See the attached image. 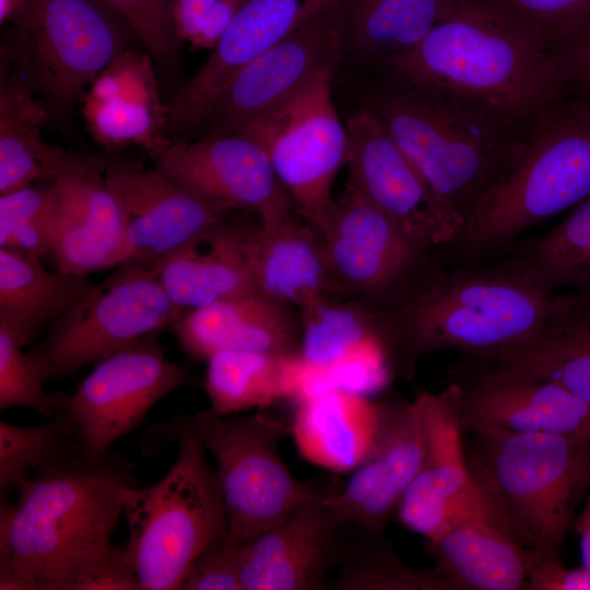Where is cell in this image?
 Returning a JSON list of instances; mask_svg holds the SVG:
<instances>
[{"label": "cell", "instance_id": "cb8c5ba5", "mask_svg": "<svg viewBox=\"0 0 590 590\" xmlns=\"http://www.w3.org/2000/svg\"><path fill=\"white\" fill-rule=\"evenodd\" d=\"M287 306L253 291L187 310L172 330L186 354L198 361L225 350L299 355L302 333Z\"/></svg>", "mask_w": 590, "mask_h": 590}, {"label": "cell", "instance_id": "f1b7e54d", "mask_svg": "<svg viewBox=\"0 0 590 590\" xmlns=\"http://www.w3.org/2000/svg\"><path fill=\"white\" fill-rule=\"evenodd\" d=\"M296 402L291 426L303 458L333 472L353 471L374 444L378 429L377 403L341 388Z\"/></svg>", "mask_w": 590, "mask_h": 590}, {"label": "cell", "instance_id": "30bf717a", "mask_svg": "<svg viewBox=\"0 0 590 590\" xmlns=\"http://www.w3.org/2000/svg\"><path fill=\"white\" fill-rule=\"evenodd\" d=\"M192 426L217 464L227 532L244 543L279 524L302 504L321 493L312 482L296 479L279 448L292 426L261 412L190 416Z\"/></svg>", "mask_w": 590, "mask_h": 590}, {"label": "cell", "instance_id": "3957f363", "mask_svg": "<svg viewBox=\"0 0 590 590\" xmlns=\"http://www.w3.org/2000/svg\"><path fill=\"white\" fill-rule=\"evenodd\" d=\"M511 258L482 269H438L410 298L386 312L390 368L406 378L429 353L482 357L532 341L567 302Z\"/></svg>", "mask_w": 590, "mask_h": 590}, {"label": "cell", "instance_id": "4316f807", "mask_svg": "<svg viewBox=\"0 0 590 590\" xmlns=\"http://www.w3.org/2000/svg\"><path fill=\"white\" fill-rule=\"evenodd\" d=\"M249 261L256 290L300 309L338 291L321 234L297 212L251 226Z\"/></svg>", "mask_w": 590, "mask_h": 590}, {"label": "cell", "instance_id": "74e56055", "mask_svg": "<svg viewBox=\"0 0 590 590\" xmlns=\"http://www.w3.org/2000/svg\"><path fill=\"white\" fill-rule=\"evenodd\" d=\"M39 330L26 318L0 310V409L25 406L50 418L66 396L46 394L33 362L22 352Z\"/></svg>", "mask_w": 590, "mask_h": 590}, {"label": "cell", "instance_id": "277c9868", "mask_svg": "<svg viewBox=\"0 0 590 590\" xmlns=\"http://www.w3.org/2000/svg\"><path fill=\"white\" fill-rule=\"evenodd\" d=\"M370 109L464 227L480 203L516 170L526 151L529 134L452 94L393 81L373 99Z\"/></svg>", "mask_w": 590, "mask_h": 590}, {"label": "cell", "instance_id": "5bb4252c", "mask_svg": "<svg viewBox=\"0 0 590 590\" xmlns=\"http://www.w3.org/2000/svg\"><path fill=\"white\" fill-rule=\"evenodd\" d=\"M346 129L347 188L421 247L458 245L463 222L433 192L381 119L369 108L353 115Z\"/></svg>", "mask_w": 590, "mask_h": 590}, {"label": "cell", "instance_id": "e0dca14e", "mask_svg": "<svg viewBox=\"0 0 590 590\" xmlns=\"http://www.w3.org/2000/svg\"><path fill=\"white\" fill-rule=\"evenodd\" d=\"M156 167L201 199L253 213L262 224L297 212L263 150L241 133L169 145Z\"/></svg>", "mask_w": 590, "mask_h": 590}, {"label": "cell", "instance_id": "7c38bea8", "mask_svg": "<svg viewBox=\"0 0 590 590\" xmlns=\"http://www.w3.org/2000/svg\"><path fill=\"white\" fill-rule=\"evenodd\" d=\"M339 290L403 305L438 269L427 249L346 187L320 232Z\"/></svg>", "mask_w": 590, "mask_h": 590}, {"label": "cell", "instance_id": "484cf974", "mask_svg": "<svg viewBox=\"0 0 590 590\" xmlns=\"http://www.w3.org/2000/svg\"><path fill=\"white\" fill-rule=\"evenodd\" d=\"M251 226L227 216L203 229L152 268L182 311L257 291L249 261Z\"/></svg>", "mask_w": 590, "mask_h": 590}, {"label": "cell", "instance_id": "836d02e7", "mask_svg": "<svg viewBox=\"0 0 590 590\" xmlns=\"http://www.w3.org/2000/svg\"><path fill=\"white\" fill-rule=\"evenodd\" d=\"M452 0H343L344 38L362 55L381 59L417 46Z\"/></svg>", "mask_w": 590, "mask_h": 590}, {"label": "cell", "instance_id": "f6af8a7d", "mask_svg": "<svg viewBox=\"0 0 590 590\" xmlns=\"http://www.w3.org/2000/svg\"><path fill=\"white\" fill-rule=\"evenodd\" d=\"M529 590H590V570L582 565L569 569L559 557L540 560L531 570Z\"/></svg>", "mask_w": 590, "mask_h": 590}, {"label": "cell", "instance_id": "ffe728a7", "mask_svg": "<svg viewBox=\"0 0 590 590\" xmlns=\"http://www.w3.org/2000/svg\"><path fill=\"white\" fill-rule=\"evenodd\" d=\"M104 179L122 212L123 263L153 267L232 212L188 191L157 167L113 160Z\"/></svg>", "mask_w": 590, "mask_h": 590}, {"label": "cell", "instance_id": "8992f818", "mask_svg": "<svg viewBox=\"0 0 590 590\" xmlns=\"http://www.w3.org/2000/svg\"><path fill=\"white\" fill-rule=\"evenodd\" d=\"M166 428L178 447L173 465L158 482L121 492L129 530L122 552L142 590L180 589L193 560L227 530L219 473L190 415Z\"/></svg>", "mask_w": 590, "mask_h": 590}, {"label": "cell", "instance_id": "f35d334b", "mask_svg": "<svg viewBox=\"0 0 590 590\" xmlns=\"http://www.w3.org/2000/svg\"><path fill=\"white\" fill-rule=\"evenodd\" d=\"M54 189L64 210L125 247L122 212L104 175L60 177L54 180Z\"/></svg>", "mask_w": 590, "mask_h": 590}, {"label": "cell", "instance_id": "ee69618b", "mask_svg": "<svg viewBox=\"0 0 590 590\" xmlns=\"http://www.w3.org/2000/svg\"><path fill=\"white\" fill-rule=\"evenodd\" d=\"M570 88L590 94V16L554 50Z\"/></svg>", "mask_w": 590, "mask_h": 590}, {"label": "cell", "instance_id": "8d00e7d4", "mask_svg": "<svg viewBox=\"0 0 590 590\" xmlns=\"http://www.w3.org/2000/svg\"><path fill=\"white\" fill-rule=\"evenodd\" d=\"M76 427L63 409L36 426L24 427L0 421L1 499L20 482L48 464L79 441Z\"/></svg>", "mask_w": 590, "mask_h": 590}, {"label": "cell", "instance_id": "603a6c76", "mask_svg": "<svg viewBox=\"0 0 590 590\" xmlns=\"http://www.w3.org/2000/svg\"><path fill=\"white\" fill-rule=\"evenodd\" d=\"M427 544L434 570L455 590H527L530 573L541 560L496 506L465 514Z\"/></svg>", "mask_w": 590, "mask_h": 590}, {"label": "cell", "instance_id": "7402d4cb", "mask_svg": "<svg viewBox=\"0 0 590 590\" xmlns=\"http://www.w3.org/2000/svg\"><path fill=\"white\" fill-rule=\"evenodd\" d=\"M311 497L286 519L241 543V590H320L341 521L324 500Z\"/></svg>", "mask_w": 590, "mask_h": 590}, {"label": "cell", "instance_id": "7dc6e473", "mask_svg": "<svg viewBox=\"0 0 590 590\" xmlns=\"http://www.w3.org/2000/svg\"><path fill=\"white\" fill-rule=\"evenodd\" d=\"M26 0H0V21L11 22L23 10Z\"/></svg>", "mask_w": 590, "mask_h": 590}, {"label": "cell", "instance_id": "83f0119b", "mask_svg": "<svg viewBox=\"0 0 590 590\" xmlns=\"http://www.w3.org/2000/svg\"><path fill=\"white\" fill-rule=\"evenodd\" d=\"M149 56L119 54L91 84L84 114L96 139L109 148L142 144L161 155L167 148L152 135L167 128Z\"/></svg>", "mask_w": 590, "mask_h": 590}, {"label": "cell", "instance_id": "e575fe53", "mask_svg": "<svg viewBox=\"0 0 590 590\" xmlns=\"http://www.w3.org/2000/svg\"><path fill=\"white\" fill-rule=\"evenodd\" d=\"M85 276L50 272L40 259L0 248V310L20 315L42 329L93 288Z\"/></svg>", "mask_w": 590, "mask_h": 590}, {"label": "cell", "instance_id": "52a82bcc", "mask_svg": "<svg viewBox=\"0 0 590 590\" xmlns=\"http://www.w3.org/2000/svg\"><path fill=\"white\" fill-rule=\"evenodd\" d=\"M590 196V94L566 95L533 126L516 170L476 208L458 245L506 246Z\"/></svg>", "mask_w": 590, "mask_h": 590}, {"label": "cell", "instance_id": "8fae6325", "mask_svg": "<svg viewBox=\"0 0 590 590\" xmlns=\"http://www.w3.org/2000/svg\"><path fill=\"white\" fill-rule=\"evenodd\" d=\"M335 66H323L294 95L238 132L263 150L299 215L319 233L349 154L346 125L332 97Z\"/></svg>", "mask_w": 590, "mask_h": 590}, {"label": "cell", "instance_id": "d6a6232c", "mask_svg": "<svg viewBox=\"0 0 590 590\" xmlns=\"http://www.w3.org/2000/svg\"><path fill=\"white\" fill-rule=\"evenodd\" d=\"M337 590H455L434 569L418 570L404 564L382 532L354 522H342L331 567Z\"/></svg>", "mask_w": 590, "mask_h": 590}, {"label": "cell", "instance_id": "d6986e66", "mask_svg": "<svg viewBox=\"0 0 590 590\" xmlns=\"http://www.w3.org/2000/svg\"><path fill=\"white\" fill-rule=\"evenodd\" d=\"M343 0H246L209 59L167 108V130L186 134L204 125L214 104L253 59Z\"/></svg>", "mask_w": 590, "mask_h": 590}, {"label": "cell", "instance_id": "b9f144b4", "mask_svg": "<svg viewBox=\"0 0 590 590\" xmlns=\"http://www.w3.org/2000/svg\"><path fill=\"white\" fill-rule=\"evenodd\" d=\"M246 0H173L172 14L180 42L213 49Z\"/></svg>", "mask_w": 590, "mask_h": 590}, {"label": "cell", "instance_id": "2e32d148", "mask_svg": "<svg viewBox=\"0 0 590 590\" xmlns=\"http://www.w3.org/2000/svg\"><path fill=\"white\" fill-rule=\"evenodd\" d=\"M414 401L423 424L424 456L396 516L428 541L458 518L494 503L471 474L450 388L438 394L420 392Z\"/></svg>", "mask_w": 590, "mask_h": 590}, {"label": "cell", "instance_id": "d590c367", "mask_svg": "<svg viewBox=\"0 0 590 590\" xmlns=\"http://www.w3.org/2000/svg\"><path fill=\"white\" fill-rule=\"evenodd\" d=\"M548 288L590 294V196L545 234L520 245L510 257Z\"/></svg>", "mask_w": 590, "mask_h": 590}, {"label": "cell", "instance_id": "9c48e42d", "mask_svg": "<svg viewBox=\"0 0 590 590\" xmlns=\"http://www.w3.org/2000/svg\"><path fill=\"white\" fill-rule=\"evenodd\" d=\"M184 312L152 267L127 262L50 322L46 338L27 355L45 385L172 328Z\"/></svg>", "mask_w": 590, "mask_h": 590}, {"label": "cell", "instance_id": "bcb514c9", "mask_svg": "<svg viewBox=\"0 0 590 590\" xmlns=\"http://www.w3.org/2000/svg\"><path fill=\"white\" fill-rule=\"evenodd\" d=\"M574 527L580 540L581 565L590 570V488L581 512L574 519Z\"/></svg>", "mask_w": 590, "mask_h": 590}, {"label": "cell", "instance_id": "ba28073f", "mask_svg": "<svg viewBox=\"0 0 590 590\" xmlns=\"http://www.w3.org/2000/svg\"><path fill=\"white\" fill-rule=\"evenodd\" d=\"M131 34L127 21L99 0H26L1 42V67L67 115L130 48Z\"/></svg>", "mask_w": 590, "mask_h": 590}, {"label": "cell", "instance_id": "44dd1931", "mask_svg": "<svg viewBox=\"0 0 590 590\" xmlns=\"http://www.w3.org/2000/svg\"><path fill=\"white\" fill-rule=\"evenodd\" d=\"M378 429L364 460L343 488L324 496L341 522L384 531L424 456V430L415 401L377 403Z\"/></svg>", "mask_w": 590, "mask_h": 590}, {"label": "cell", "instance_id": "ab89813d", "mask_svg": "<svg viewBox=\"0 0 590 590\" xmlns=\"http://www.w3.org/2000/svg\"><path fill=\"white\" fill-rule=\"evenodd\" d=\"M130 25L150 56L166 70L179 66V38L176 34L173 0H99Z\"/></svg>", "mask_w": 590, "mask_h": 590}, {"label": "cell", "instance_id": "1f68e13d", "mask_svg": "<svg viewBox=\"0 0 590 590\" xmlns=\"http://www.w3.org/2000/svg\"><path fill=\"white\" fill-rule=\"evenodd\" d=\"M300 310L299 356L307 365L328 371L369 356L388 361L385 312L331 297Z\"/></svg>", "mask_w": 590, "mask_h": 590}, {"label": "cell", "instance_id": "4fadbf2b", "mask_svg": "<svg viewBox=\"0 0 590 590\" xmlns=\"http://www.w3.org/2000/svg\"><path fill=\"white\" fill-rule=\"evenodd\" d=\"M193 381L187 368L167 359L152 334L98 362L66 397L63 409L83 448L103 456L138 428L158 400Z\"/></svg>", "mask_w": 590, "mask_h": 590}, {"label": "cell", "instance_id": "ac0fdd59", "mask_svg": "<svg viewBox=\"0 0 590 590\" xmlns=\"http://www.w3.org/2000/svg\"><path fill=\"white\" fill-rule=\"evenodd\" d=\"M342 3L307 22L243 68L204 123L212 135L238 133L294 95L344 44Z\"/></svg>", "mask_w": 590, "mask_h": 590}, {"label": "cell", "instance_id": "f546056e", "mask_svg": "<svg viewBox=\"0 0 590 590\" xmlns=\"http://www.w3.org/2000/svg\"><path fill=\"white\" fill-rule=\"evenodd\" d=\"M473 358L558 384L590 405V294L570 292L567 302L527 344Z\"/></svg>", "mask_w": 590, "mask_h": 590}, {"label": "cell", "instance_id": "d4e9b609", "mask_svg": "<svg viewBox=\"0 0 590 590\" xmlns=\"http://www.w3.org/2000/svg\"><path fill=\"white\" fill-rule=\"evenodd\" d=\"M49 106L1 67L0 194L37 181L73 175H104L113 158L80 155L46 143L42 130Z\"/></svg>", "mask_w": 590, "mask_h": 590}, {"label": "cell", "instance_id": "7bdbcfd3", "mask_svg": "<svg viewBox=\"0 0 590 590\" xmlns=\"http://www.w3.org/2000/svg\"><path fill=\"white\" fill-rule=\"evenodd\" d=\"M180 589L241 590V543L222 532L193 560Z\"/></svg>", "mask_w": 590, "mask_h": 590}, {"label": "cell", "instance_id": "6da1fadb", "mask_svg": "<svg viewBox=\"0 0 590 590\" xmlns=\"http://www.w3.org/2000/svg\"><path fill=\"white\" fill-rule=\"evenodd\" d=\"M137 485L134 465L110 450L92 456L76 441L1 499L0 589L73 590L115 547L122 488Z\"/></svg>", "mask_w": 590, "mask_h": 590}, {"label": "cell", "instance_id": "60d3db41", "mask_svg": "<svg viewBox=\"0 0 590 590\" xmlns=\"http://www.w3.org/2000/svg\"><path fill=\"white\" fill-rule=\"evenodd\" d=\"M527 23L553 52L590 16V0H500Z\"/></svg>", "mask_w": 590, "mask_h": 590}, {"label": "cell", "instance_id": "5b68a950", "mask_svg": "<svg viewBox=\"0 0 590 590\" xmlns=\"http://www.w3.org/2000/svg\"><path fill=\"white\" fill-rule=\"evenodd\" d=\"M468 464L514 534L541 560L559 557L590 488V439L553 433L474 432Z\"/></svg>", "mask_w": 590, "mask_h": 590}, {"label": "cell", "instance_id": "9a60e30c", "mask_svg": "<svg viewBox=\"0 0 590 590\" xmlns=\"http://www.w3.org/2000/svg\"><path fill=\"white\" fill-rule=\"evenodd\" d=\"M452 391L463 432L553 433L590 439V405L563 386L467 357Z\"/></svg>", "mask_w": 590, "mask_h": 590}, {"label": "cell", "instance_id": "4dcf8cb0", "mask_svg": "<svg viewBox=\"0 0 590 590\" xmlns=\"http://www.w3.org/2000/svg\"><path fill=\"white\" fill-rule=\"evenodd\" d=\"M203 382L215 416H231L266 408L281 399H294L300 356L225 350L208 358Z\"/></svg>", "mask_w": 590, "mask_h": 590}, {"label": "cell", "instance_id": "7a4b0ae2", "mask_svg": "<svg viewBox=\"0 0 590 590\" xmlns=\"http://www.w3.org/2000/svg\"><path fill=\"white\" fill-rule=\"evenodd\" d=\"M382 61L393 81L464 98L527 134L570 90L554 52L500 0H452L417 46Z\"/></svg>", "mask_w": 590, "mask_h": 590}]
</instances>
